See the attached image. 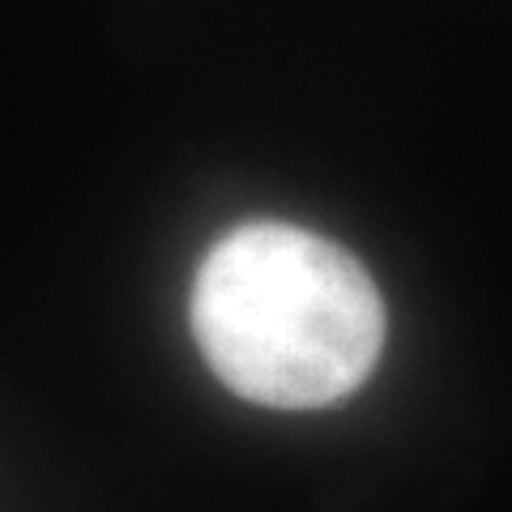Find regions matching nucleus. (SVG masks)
<instances>
[{
  "mask_svg": "<svg viewBox=\"0 0 512 512\" xmlns=\"http://www.w3.org/2000/svg\"><path fill=\"white\" fill-rule=\"evenodd\" d=\"M192 338L235 397L269 410L346 402L384 346V299L342 244L295 222H244L205 252Z\"/></svg>",
  "mask_w": 512,
  "mask_h": 512,
  "instance_id": "obj_1",
  "label": "nucleus"
}]
</instances>
